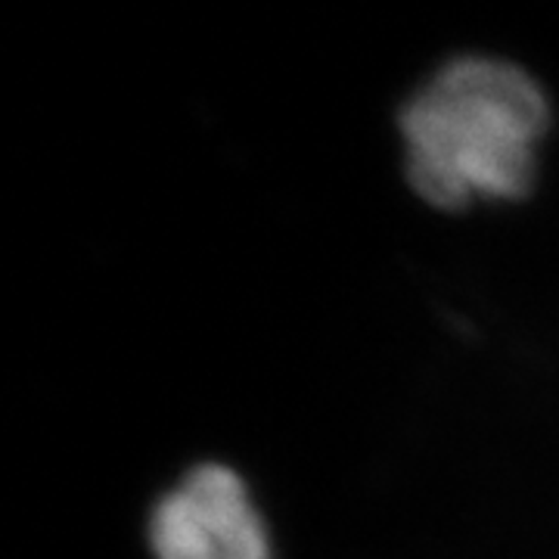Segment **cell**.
Returning <instances> with one entry per match:
<instances>
[{
	"instance_id": "obj_1",
	"label": "cell",
	"mask_w": 559,
	"mask_h": 559,
	"mask_svg": "<svg viewBox=\"0 0 559 559\" xmlns=\"http://www.w3.org/2000/svg\"><path fill=\"white\" fill-rule=\"evenodd\" d=\"M550 131L554 100L528 66L491 50L454 53L399 103L401 178L439 215L516 205L538 187Z\"/></svg>"
},
{
	"instance_id": "obj_2",
	"label": "cell",
	"mask_w": 559,
	"mask_h": 559,
	"mask_svg": "<svg viewBox=\"0 0 559 559\" xmlns=\"http://www.w3.org/2000/svg\"><path fill=\"white\" fill-rule=\"evenodd\" d=\"M150 559H277L252 481L227 460H197L146 507Z\"/></svg>"
}]
</instances>
